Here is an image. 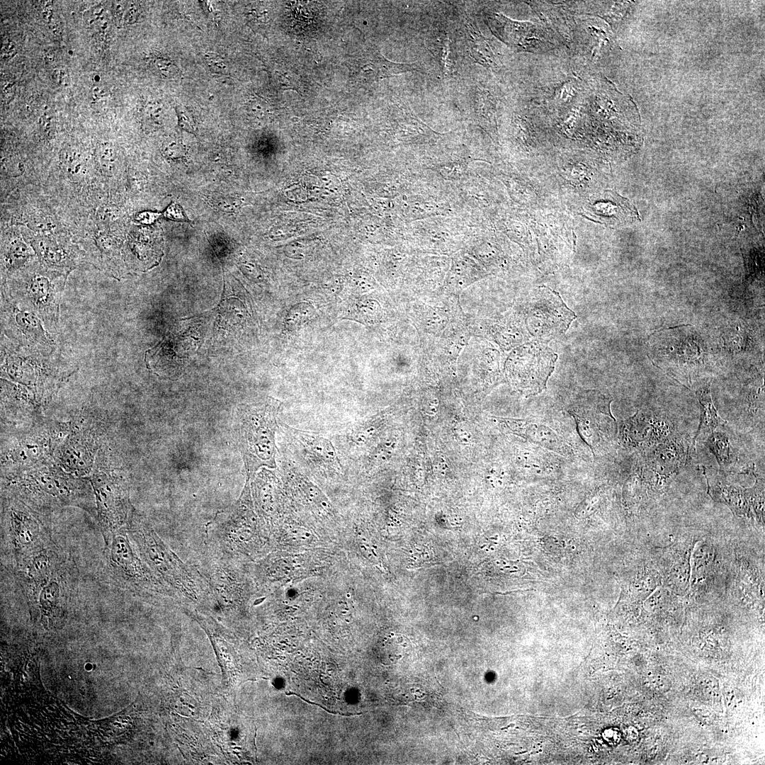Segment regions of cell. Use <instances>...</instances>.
I'll use <instances>...</instances> for the list:
<instances>
[{"mask_svg":"<svg viewBox=\"0 0 765 765\" xmlns=\"http://www.w3.org/2000/svg\"><path fill=\"white\" fill-rule=\"evenodd\" d=\"M279 404L269 399L239 414V443L248 478L261 467L276 468L275 434Z\"/></svg>","mask_w":765,"mask_h":765,"instance_id":"4","label":"cell"},{"mask_svg":"<svg viewBox=\"0 0 765 765\" xmlns=\"http://www.w3.org/2000/svg\"><path fill=\"white\" fill-rule=\"evenodd\" d=\"M487 336L491 338L503 351H509L531 340L519 311H514L495 322L484 326Z\"/></svg>","mask_w":765,"mask_h":765,"instance_id":"18","label":"cell"},{"mask_svg":"<svg viewBox=\"0 0 765 765\" xmlns=\"http://www.w3.org/2000/svg\"><path fill=\"white\" fill-rule=\"evenodd\" d=\"M60 162L64 171L72 177H78L86 171V163L82 154L73 148H67L60 154Z\"/></svg>","mask_w":765,"mask_h":765,"instance_id":"31","label":"cell"},{"mask_svg":"<svg viewBox=\"0 0 765 765\" xmlns=\"http://www.w3.org/2000/svg\"><path fill=\"white\" fill-rule=\"evenodd\" d=\"M98 521L105 541L127 530L133 515L126 487L118 479L106 473H98L91 479Z\"/></svg>","mask_w":765,"mask_h":765,"instance_id":"12","label":"cell"},{"mask_svg":"<svg viewBox=\"0 0 765 765\" xmlns=\"http://www.w3.org/2000/svg\"><path fill=\"white\" fill-rule=\"evenodd\" d=\"M455 432L461 441L468 443L471 441V433L468 431V428L465 425L459 424L455 429Z\"/></svg>","mask_w":765,"mask_h":765,"instance_id":"46","label":"cell"},{"mask_svg":"<svg viewBox=\"0 0 765 765\" xmlns=\"http://www.w3.org/2000/svg\"><path fill=\"white\" fill-rule=\"evenodd\" d=\"M128 2L126 1H113L111 4L112 12L115 19L118 21H120L124 16Z\"/></svg>","mask_w":765,"mask_h":765,"instance_id":"43","label":"cell"},{"mask_svg":"<svg viewBox=\"0 0 765 765\" xmlns=\"http://www.w3.org/2000/svg\"><path fill=\"white\" fill-rule=\"evenodd\" d=\"M96 242L98 248L105 253L110 252L113 247L111 237L106 234H99Z\"/></svg>","mask_w":765,"mask_h":765,"instance_id":"44","label":"cell"},{"mask_svg":"<svg viewBox=\"0 0 765 765\" xmlns=\"http://www.w3.org/2000/svg\"><path fill=\"white\" fill-rule=\"evenodd\" d=\"M703 475L707 480L708 493L713 499L726 504L735 513L745 514L750 509H754L757 504L763 505L764 480L759 477L754 469L752 473L755 477V484L752 488L743 489L730 484L726 473L720 470L702 465Z\"/></svg>","mask_w":765,"mask_h":765,"instance_id":"14","label":"cell"},{"mask_svg":"<svg viewBox=\"0 0 765 765\" xmlns=\"http://www.w3.org/2000/svg\"><path fill=\"white\" fill-rule=\"evenodd\" d=\"M428 49L437 60L443 76L453 74L455 60L452 42L445 31H436L427 39Z\"/></svg>","mask_w":765,"mask_h":765,"instance_id":"25","label":"cell"},{"mask_svg":"<svg viewBox=\"0 0 765 765\" xmlns=\"http://www.w3.org/2000/svg\"><path fill=\"white\" fill-rule=\"evenodd\" d=\"M51 79L58 86H65L68 81L66 72L60 68L52 72Z\"/></svg>","mask_w":765,"mask_h":765,"instance_id":"42","label":"cell"},{"mask_svg":"<svg viewBox=\"0 0 765 765\" xmlns=\"http://www.w3.org/2000/svg\"><path fill=\"white\" fill-rule=\"evenodd\" d=\"M257 526L249 485L246 482L239 499L218 513L207 525L206 550L217 556L240 562L252 548Z\"/></svg>","mask_w":765,"mask_h":765,"instance_id":"3","label":"cell"},{"mask_svg":"<svg viewBox=\"0 0 765 765\" xmlns=\"http://www.w3.org/2000/svg\"><path fill=\"white\" fill-rule=\"evenodd\" d=\"M140 8L137 4L135 2H128L127 8L123 16L124 22L127 24L135 23L140 16Z\"/></svg>","mask_w":765,"mask_h":765,"instance_id":"38","label":"cell"},{"mask_svg":"<svg viewBox=\"0 0 765 765\" xmlns=\"http://www.w3.org/2000/svg\"><path fill=\"white\" fill-rule=\"evenodd\" d=\"M6 536L16 568L38 552L53 545L42 524L20 506H11L8 511Z\"/></svg>","mask_w":765,"mask_h":765,"instance_id":"13","label":"cell"},{"mask_svg":"<svg viewBox=\"0 0 765 765\" xmlns=\"http://www.w3.org/2000/svg\"><path fill=\"white\" fill-rule=\"evenodd\" d=\"M293 440L300 446L305 457L312 460L324 469L341 472V467L332 443L323 437L299 430L292 429Z\"/></svg>","mask_w":765,"mask_h":765,"instance_id":"19","label":"cell"},{"mask_svg":"<svg viewBox=\"0 0 765 765\" xmlns=\"http://www.w3.org/2000/svg\"><path fill=\"white\" fill-rule=\"evenodd\" d=\"M704 444L715 457L720 470L726 473L736 472L739 461L737 450L726 433L715 430L708 435Z\"/></svg>","mask_w":765,"mask_h":765,"instance_id":"24","label":"cell"},{"mask_svg":"<svg viewBox=\"0 0 765 765\" xmlns=\"http://www.w3.org/2000/svg\"><path fill=\"white\" fill-rule=\"evenodd\" d=\"M519 312L531 339L548 342L564 334L577 318L560 294L545 285L538 287Z\"/></svg>","mask_w":765,"mask_h":765,"instance_id":"9","label":"cell"},{"mask_svg":"<svg viewBox=\"0 0 765 765\" xmlns=\"http://www.w3.org/2000/svg\"><path fill=\"white\" fill-rule=\"evenodd\" d=\"M1 334L26 348L51 354L55 344L41 319L20 307L5 292L1 293Z\"/></svg>","mask_w":765,"mask_h":765,"instance_id":"11","label":"cell"},{"mask_svg":"<svg viewBox=\"0 0 765 765\" xmlns=\"http://www.w3.org/2000/svg\"><path fill=\"white\" fill-rule=\"evenodd\" d=\"M620 432L625 443L649 448L674 433L671 423L667 419L639 411L623 422Z\"/></svg>","mask_w":765,"mask_h":765,"instance_id":"16","label":"cell"},{"mask_svg":"<svg viewBox=\"0 0 765 765\" xmlns=\"http://www.w3.org/2000/svg\"><path fill=\"white\" fill-rule=\"evenodd\" d=\"M86 27L92 30L97 42L105 45L109 40L110 23L106 8L98 4L88 10L84 13Z\"/></svg>","mask_w":765,"mask_h":765,"instance_id":"29","label":"cell"},{"mask_svg":"<svg viewBox=\"0 0 765 765\" xmlns=\"http://www.w3.org/2000/svg\"><path fill=\"white\" fill-rule=\"evenodd\" d=\"M484 273L469 252L459 251L452 257L445 280L448 292L458 294L468 285L480 279Z\"/></svg>","mask_w":765,"mask_h":765,"instance_id":"20","label":"cell"},{"mask_svg":"<svg viewBox=\"0 0 765 765\" xmlns=\"http://www.w3.org/2000/svg\"><path fill=\"white\" fill-rule=\"evenodd\" d=\"M127 531L141 558L179 599L196 604L213 599L200 570L181 560L144 518L133 514Z\"/></svg>","mask_w":765,"mask_h":765,"instance_id":"1","label":"cell"},{"mask_svg":"<svg viewBox=\"0 0 765 765\" xmlns=\"http://www.w3.org/2000/svg\"><path fill=\"white\" fill-rule=\"evenodd\" d=\"M15 488L26 502L38 508L89 507L92 500L84 484L55 470L28 474L16 482Z\"/></svg>","mask_w":765,"mask_h":765,"instance_id":"5","label":"cell"},{"mask_svg":"<svg viewBox=\"0 0 765 765\" xmlns=\"http://www.w3.org/2000/svg\"><path fill=\"white\" fill-rule=\"evenodd\" d=\"M205 60L208 67L215 73L223 74L227 73V64L220 55L213 52H208L205 55Z\"/></svg>","mask_w":765,"mask_h":765,"instance_id":"37","label":"cell"},{"mask_svg":"<svg viewBox=\"0 0 765 765\" xmlns=\"http://www.w3.org/2000/svg\"><path fill=\"white\" fill-rule=\"evenodd\" d=\"M548 341L533 339L513 348L505 362V370L513 384L526 395H536L546 388L557 354Z\"/></svg>","mask_w":765,"mask_h":765,"instance_id":"7","label":"cell"},{"mask_svg":"<svg viewBox=\"0 0 765 765\" xmlns=\"http://www.w3.org/2000/svg\"><path fill=\"white\" fill-rule=\"evenodd\" d=\"M468 105L470 115L481 125L489 123L493 115L494 107L492 99L487 91L479 86L470 89L468 96Z\"/></svg>","mask_w":765,"mask_h":765,"instance_id":"28","label":"cell"},{"mask_svg":"<svg viewBox=\"0 0 765 765\" xmlns=\"http://www.w3.org/2000/svg\"><path fill=\"white\" fill-rule=\"evenodd\" d=\"M52 354V353H51ZM51 354L23 347L1 335V371L15 381L33 385L41 396L60 380Z\"/></svg>","mask_w":765,"mask_h":765,"instance_id":"8","label":"cell"},{"mask_svg":"<svg viewBox=\"0 0 765 765\" xmlns=\"http://www.w3.org/2000/svg\"><path fill=\"white\" fill-rule=\"evenodd\" d=\"M105 545V567L120 589L144 599H179L141 558L127 530L114 534Z\"/></svg>","mask_w":765,"mask_h":765,"instance_id":"2","label":"cell"},{"mask_svg":"<svg viewBox=\"0 0 765 765\" xmlns=\"http://www.w3.org/2000/svg\"><path fill=\"white\" fill-rule=\"evenodd\" d=\"M149 65L153 71L161 77L171 79L178 75V68L169 59L159 55H154L149 59Z\"/></svg>","mask_w":765,"mask_h":765,"instance_id":"33","label":"cell"},{"mask_svg":"<svg viewBox=\"0 0 765 765\" xmlns=\"http://www.w3.org/2000/svg\"><path fill=\"white\" fill-rule=\"evenodd\" d=\"M509 426L517 434L527 437L552 451L565 455L568 450L560 437L549 427L523 420H509Z\"/></svg>","mask_w":765,"mask_h":765,"instance_id":"23","label":"cell"},{"mask_svg":"<svg viewBox=\"0 0 765 765\" xmlns=\"http://www.w3.org/2000/svg\"><path fill=\"white\" fill-rule=\"evenodd\" d=\"M177 111L178 114L180 125L186 130L192 131L193 124L191 118L188 117V114L185 110H178Z\"/></svg>","mask_w":765,"mask_h":765,"instance_id":"45","label":"cell"},{"mask_svg":"<svg viewBox=\"0 0 765 765\" xmlns=\"http://www.w3.org/2000/svg\"><path fill=\"white\" fill-rule=\"evenodd\" d=\"M108 96V92L104 86L94 85L90 91V98L94 104H100L103 102Z\"/></svg>","mask_w":765,"mask_h":765,"instance_id":"39","label":"cell"},{"mask_svg":"<svg viewBox=\"0 0 765 765\" xmlns=\"http://www.w3.org/2000/svg\"><path fill=\"white\" fill-rule=\"evenodd\" d=\"M465 42L466 49L477 63L484 66H492V55L490 47L477 28L468 21L465 24Z\"/></svg>","mask_w":765,"mask_h":765,"instance_id":"26","label":"cell"},{"mask_svg":"<svg viewBox=\"0 0 765 765\" xmlns=\"http://www.w3.org/2000/svg\"><path fill=\"white\" fill-rule=\"evenodd\" d=\"M711 382L708 381L693 391L700 404V420L696 433L692 441V448L695 449L697 439L701 434L708 435L720 426H723L727 421L722 419L713 404L710 393Z\"/></svg>","mask_w":765,"mask_h":765,"instance_id":"22","label":"cell"},{"mask_svg":"<svg viewBox=\"0 0 765 765\" xmlns=\"http://www.w3.org/2000/svg\"><path fill=\"white\" fill-rule=\"evenodd\" d=\"M457 230L453 225L439 220H425L413 227V239L421 247L438 252H454L459 242L465 237L461 233H454Z\"/></svg>","mask_w":765,"mask_h":765,"instance_id":"17","label":"cell"},{"mask_svg":"<svg viewBox=\"0 0 765 765\" xmlns=\"http://www.w3.org/2000/svg\"><path fill=\"white\" fill-rule=\"evenodd\" d=\"M360 74L367 81H375L399 74L415 72L419 67L416 62L396 63L385 59L378 50L366 52L359 63Z\"/></svg>","mask_w":765,"mask_h":765,"instance_id":"21","label":"cell"},{"mask_svg":"<svg viewBox=\"0 0 765 765\" xmlns=\"http://www.w3.org/2000/svg\"><path fill=\"white\" fill-rule=\"evenodd\" d=\"M35 254L33 249L19 238H13L4 246L2 262L8 271L23 266Z\"/></svg>","mask_w":765,"mask_h":765,"instance_id":"27","label":"cell"},{"mask_svg":"<svg viewBox=\"0 0 765 765\" xmlns=\"http://www.w3.org/2000/svg\"><path fill=\"white\" fill-rule=\"evenodd\" d=\"M16 86L13 82L4 81L1 84V98L6 103H9L14 96Z\"/></svg>","mask_w":765,"mask_h":765,"instance_id":"41","label":"cell"},{"mask_svg":"<svg viewBox=\"0 0 765 765\" xmlns=\"http://www.w3.org/2000/svg\"><path fill=\"white\" fill-rule=\"evenodd\" d=\"M612 400L599 390H586L578 394L568 407L579 436L594 454L618 432L616 419L611 412Z\"/></svg>","mask_w":765,"mask_h":765,"instance_id":"10","label":"cell"},{"mask_svg":"<svg viewBox=\"0 0 765 765\" xmlns=\"http://www.w3.org/2000/svg\"><path fill=\"white\" fill-rule=\"evenodd\" d=\"M314 313L312 306L307 304H300L293 307L288 314V322L292 325H296L307 321Z\"/></svg>","mask_w":765,"mask_h":765,"instance_id":"34","label":"cell"},{"mask_svg":"<svg viewBox=\"0 0 765 765\" xmlns=\"http://www.w3.org/2000/svg\"><path fill=\"white\" fill-rule=\"evenodd\" d=\"M157 217L152 212H143L138 215V220L143 223H150Z\"/></svg>","mask_w":765,"mask_h":765,"instance_id":"47","label":"cell"},{"mask_svg":"<svg viewBox=\"0 0 765 765\" xmlns=\"http://www.w3.org/2000/svg\"><path fill=\"white\" fill-rule=\"evenodd\" d=\"M39 126L42 134L46 138L53 137L56 129L54 115L48 111L43 113L39 119Z\"/></svg>","mask_w":765,"mask_h":765,"instance_id":"36","label":"cell"},{"mask_svg":"<svg viewBox=\"0 0 765 765\" xmlns=\"http://www.w3.org/2000/svg\"><path fill=\"white\" fill-rule=\"evenodd\" d=\"M96 161L103 173L111 174L115 162V152L110 144L105 142L98 146Z\"/></svg>","mask_w":765,"mask_h":765,"instance_id":"32","label":"cell"},{"mask_svg":"<svg viewBox=\"0 0 765 765\" xmlns=\"http://www.w3.org/2000/svg\"><path fill=\"white\" fill-rule=\"evenodd\" d=\"M34 247L40 258L49 266H64L69 259L64 247L48 239L36 240Z\"/></svg>","mask_w":765,"mask_h":765,"instance_id":"30","label":"cell"},{"mask_svg":"<svg viewBox=\"0 0 765 765\" xmlns=\"http://www.w3.org/2000/svg\"><path fill=\"white\" fill-rule=\"evenodd\" d=\"M64 285L62 278L36 271L4 285L1 290L20 307L38 315L50 332L58 324Z\"/></svg>","mask_w":765,"mask_h":765,"instance_id":"6","label":"cell"},{"mask_svg":"<svg viewBox=\"0 0 765 765\" xmlns=\"http://www.w3.org/2000/svg\"><path fill=\"white\" fill-rule=\"evenodd\" d=\"M584 214L592 220L608 226L640 220L638 212L633 203L611 190L593 195L585 205Z\"/></svg>","mask_w":765,"mask_h":765,"instance_id":"15","label":"cell"},{"mask_svg":"<svg viewBox=\"0 0 765 765\" xmlns=\"http://www.w3.org/2000/svg\"><path fill=\"white\" fill-rule=\"evenodd\" d=\"M42 17L44 21L49 25L50 29L55 33L61 30L59 19L55 14L51 1H45L42 6Z\"/></svg>","mask_w":765,"mask_h":765,"instance_id":"35","label":"cell"},{"mask_svg":"<svg viewBox=\"0 0 765 765\" xmlns=\"http://www.w3.org/2000/svg\"><path fill=\"white\" fill-rule=\"evenodd\" d=\"M286 694H287V695H292V694H293V695H295V696H298V697H300V698H302V700H304L305 701H306V702H307V703H311V704H315V705H317V706H320V707H321L322 708H323V709L326 710V711H327L328 713H332V714H340V715H360V714H361V713H358V714H342V713H336V712H331L330 710H329L328 709L325 708H324V707H323L322 706H321V705H319V704H317V703H313V702H311V701H309L308 700H307V699H305L304 698H302V696H300L299 694H297V693H292V692H290V693H286Z\"/></svg>","mask_w":765,"mask_h":765,"instance_id":"48","label":"cell"},{"mask_svg":"<svg viewBox=\"0 0 765 765\" xmlns=\"http://www.w3.org/2000/svg\"><path fill=\"white\" fill-rule=\"evenodd\" d=\"M1 54V59L4 60L12 58L16 54L15 43L8 38L2 40Z\"/></svg>","mask_w":765,"mask_h":765,"instance_id":"40","label":"cell"}]
</instances>
